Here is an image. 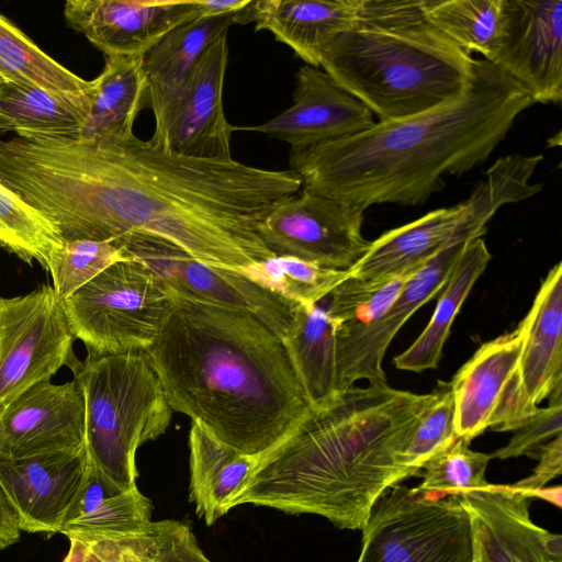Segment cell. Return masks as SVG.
<instances>
[{
    "instance_id": "obj_25",
    "label": "cell",
    "mask_w": 562,
    "mask_h": 562,
    "mask_svg": "<svg viewBox=\"0 0 562 562\" xmlns=\"http://www.w3.org/2000/svg\"><path fill=\"white\" fill-rule=\"evenodd\" d=\"M190 502L211 526L231 508L245 486L258 457L248 456L218 441L192 422L189 434Z\"/></svg>"
},
{
    "instance_id": "obj_26",
    "label": "cell",
    "mask_w": 562,
    "mask_h": 562,
    "mask_svg": "<svg viewBox=\"0 0 562 562\" xmlns=\"http://www.w3.org/2000/svg\"><path fill=\"white\" fill-rule=\"evenodd\" d=\"M312 409L338 395L334 323L322 300L295 305L292 322L281 339Z\"/></svg>"
},
{
    "instance_id": "obj_17",
    "label": "cell",
    "mask_w": 562,
    "mask_h": 562,
    "mask_svg": "<svg viewBox=\"0 0 562 562\" xmlns=\"http://www.w3.org/2000/svg\"><path fill=\"white\" fill-rule=\"evenodd\" d=\"M87 469L86 446L23 459L0 457V487L20 530L59 532Z\"/></svg>"
},
{
    "instance_id": "obj_45",
    "label": "cell",
    "mask_w": 562,
    "mask_h": 562,
    "mask_svg": "<svg viewBox=\"0 0 562 562\" xmlns=\"http://www.w3.org/2000/svg\"><path fill=\"white\" fill-rule=\"evenodd\" d=\"M7 79L0 74V89Z\"/></svg>"
},
{
    "instance_id": "obj_31",
    "label": "cell",
    "mask_w": 562,
    "mask_h": 562,
    "mask_svg": "<svg viewBox=\"0 0 562 562\" xmlns=\"http://www.w3.org/2000/svg\"><path fill=\"white\" fill-rule=\"evenodd\" d=\"M505 0H423L427 19L465 52L491 60L504 23Z\"/></svg>"
},
{
    "instance_id": "obj_18",
    "label": "cell",
    "mask_w": 562,
    "mask_h": 562,
    "mask_svg": "<svg viewBox=\"0 0 562 562\" xmlns=\"http://www.w3.org/2000/svg\"><path fill=\"white\" fill-rule=\"evenodd\" d=\"M295 79L290 108L265 123L236 130L260 133L285 142L291 150H302L361 133L375 123L370 110L323 69L304 65Z\"/></svg>"
},
{
    "instance_id": "obj_10",
    "label": "cell",
    "mask_w": 562,
    "mask_h": 562,
    "mask_svg": "<svg viewBox=\"0 0 562 562\" xmlns=\"http://www.w3.org/2000/svg\"><path fill=\"white\" fill-rule=\"evenodd\" d=\"M227 59L225 32L204 49L180 85L150 109L154 139L184 156L232 158L231 138L236 127L227 121L223 104Z\"/></svg>"
},
{
    "instance_id": "obj_22",
    "label": "cell",
    "mask_w": 562,
    "mask_h": 562,
    "mask_svg": "<svg viewBox=\"0 0 562 562\" xmlns=\"http://www.w3.org/2000/svg\"><path fill=\"white\" fill-rule=\"evenodd\" d=\"M360 0H257L235 13L289 46L305 65L319 68L326 46L356 19Z\"/></svg>"
},
{
    "instance_id": "obj_9",
    "label": "cell",
    "mask_w": 562,
    "mask_h": 562,
    "mask_svg": "<svg viewBox=\"0 0 562 562\" xmlns=\"http://www.w3.org/2000/svg\"><path fill=\"white\" fill-rule=\"evenodd\" d=\"M115 243L127 258L149 267L173 294L246 312L263 323L280 339L288 333L295 305L236 270L206 265L156 237L131 234Z\"/></svg>"
},
{
    "instance_id": "obj_43",
    "label": "cell",
    "mask_w": 562,
    "mask_h": 562,
    "mask_svg": "<svg viewBox=\"0 0 562 562\" xmlns=\"http://www.w3.org/2000/svg\"><path fill=\"white\" fill-rule=\"evenodd\" d=\"M251 0H198L200 18L236 13L246 8Z\"/></svg>"
},
{
    "instance_id": "obj_36",
    "label": "cell",
    "mask_w": 562,
    "mask_h": 562,
    "mask_svg": "<svg viewBox=\"0 0 562 562\" xmlns=\"http://www.w3.org/2000/svg\"><path fill=\"white\" fill-rule=\"evenodd\" d=\"M100 562H211L191 527L180 520L151 521L147 533L106 546Z\"/></svg>"
},
{
    "instance_id": "obj_28",
    "label": "cell",
    "mask_w": 562,
    "mask_h": 562,
    "mask_svg": "<svg viewBox=\"0 0 562 562\" xmlns=\"http://www.w3.org/2000/svg\"><path fill=\"white\" fill-rule=\"evenodd\" d=\"M491 259L483 237L465 244L430 321L415 341L394 358L395 368L415 373L438 368L454 317Z\"/></svg>"
},
{
    "instance_id": "obj_11",
    "label": "cell",
    "mask_w": 562,
    "mask_h": 562,
    "mask_svg": "<svg viewBox=\"0 0 562 562\" xmlns=\"http://www.w3.org/2000/svg\"><path fill=\"white\" fill-rule=\"evenodd\" d=\"M363 214L358 207L302 189L274 204L258 235L273 255L349 270L370 244L362 235Z\"/></svg>"
},
{
    "instance_id": "obj_19",
    "label": "cell",
    "mask_w": 562,
    "mask_h": 562,
    "mask_svg": "<svg viewBox=\"0 0 562 562\" xmlns=\"http://www.w3.org/2000/svg\"><path fill=\"white\" fill-rule=\"evenodd\" d=\"M459 495L471 519L473 562H562L549 554V531L532 521L524 492L491 484Z\"/></svg>"
},
{
    "instance_id": "obj_24",
    "label": "cell",
    "mask_w": 562,
    "mask_h": 562,
    "mask_svg": "<svg viewBox=\"0 0 562 562\" xmlns=\"http://www.w3.org/2000/svg\"><path fill=\"white\" fill-rule=\"evenodd\" d=\"M92 90L60 93L5 80L0 89V133L21 138L78 139L92 102Z\"/></svg>"
},
{
    "instance_id": "obj_8",
    "label": "cell",
    "mask_w": 562,
    "mask_h": 562,
    "mask_svg": "<svg viewBox=\"0 0 562 562\" xmlns=\"http://www.w3.org/2000/svg\"><path fill=\"white\" fill-rule=\"evenodd\" d=\"M75 338L52 285L0 296V406L69 366Z\"/></svg>"
},
{
    "instance_id": "obj_41",
    "label": "cell",
    "mask_w": 562,
    "mask_h": 562,
    "mask_svg": "<svg viewBox=\"0 0 562 562\" xmlns=\"http://www.w3.org/2000/svg\"><path fill=\"white\" fill-rule=\"evenodd\" d=\"M533 459L538 460V465L532 473L510 485V487L524 492L529 497L532 492L543 488L547 483L561 474L562 435L559 434L542 445Z\"/></svg>"
},
{
    "instance_id": "obj_20",
    "label": "cell",
    "mask_w": 562,
    "mask_h": 562,
    "mask_svg": "<svg viewBox=\"0 0 562 562\" xmlns=\"http://www.w3.org/2000/svg\"><path fill=\"white\" fill-rule=\"evenodd\" d=\"M151 512L150 499L138 487L120 490L88 460L85 480L59 532L92 550L147 533Z\"/></svg>"
},
{
    "instance_id": "obj_7",
    "label": "cell",
    "mask_w": 562,
    "mask_h": 562,
    "mask_svg": "<svg viewBox=\"0 0 562 562\" xmlns=\"http://www.w3.org/2000/svg\"><path fill=\"white\" fill-rule=\"evenodd\" d=\"M357 562H473L472 526L460 495L396 484L374 504Z\"/></svg>"
},
{
    "instance_id": "obj_38",
    "label": "cell",
    "mask_w": 562,
    "mask_h": 562,
    "mask_svg": "<svg viewBox=\"0 0 562 562\" xmlns=\"http://www.w3.org/2000/svg\"><path fill=\"white\" fill-rule=\"evenodd\" d=\"M127 259L111 240L75 239L64 241L52 258L48 270L53 288L61 301L91 281L113 263Z\"/></svg>"
},
{
    "instance_id": "obj_34",
    "label": "cell",
    "mask_w": 562,
    "mask_h": 562,
    "mask_svg": "<svg viewBox=\"0 0 562 562\" xmlns=\"http://www.w3.org/2000/svg\"><path fill=\"white\" fill-rule=\"evenodd\" d=\"M542 159L541 154H512L498 158L486 171V179L463 201L464 221L474 228L486 231V224L501 206L540 192L542 186L530 183V178Z\"/></svg>"
},
{
    "instance_id": "obj_5",
    "label": "cell",
    "mask_w": 562,
    "mask_h": 562,
    "mask_svg": "<svg viewBox=\"0 0 562 562\" xmlns=\"http://www.w3.org/2000/svg\"><path fill=\"white\" fill-rule=\"evenodd\" d=\"M68 367L85 400L88 460L120 490L137 487L136 451L166 432L173 413L148 355L88 352Z\"/></svg>"
},
{
    "instance_id": "obj_30",
    "label": "cell",
    "mask_w": 562,
    "mask_h": 562,
    "mask_svg": "<svg viewBox=\"0 0 562 562\" xmlns=\"http://www.w3.org/2000/svg\"><path fill=\"white\" fill-rule=\"evenodd\" d=\"M407 278L371 284L349 277L322 299L335 327L336 379L338 364L387 311Z\"/></svg>"
},
{
    "instance_id": "obj_37",
    "label": "cell",
    "mask_w": 562,
    "mask_h": 562,
    "mask_svg": "<svg viewBox=\"0 0 562 562\" xmlns=\"http://www.w3.org/2000/svg\"><path fill=\"white\" fill-rule=\"evenodd\" d=\"M491 459V453L474 451L457 437L423 464V481L416 488L442 496L486 488L491 485L485 479Z\"/></svg>"
},
{
    "instance_id": "obj_3",
    "label": "cell",
    "mask_w": 562,
    "mask_h": 562,
    "mask_svg": "<svg viewBox=\"0 0 562 562\" xmlns=\"http://www.w3.org/2000/svg\"><path fill=\"white\" fill-rule=\"evenodd\" d=\"M432 393L387 382L353 385L311 409L279 445L258 457L231 508L251 504L311 514L341 529L362 530L376 501L417 473L406 449Z\"/></svg>"
},
{
    "instance_id": "obj_21",
    "label": "cell",
    "mask_w": 562,
    "mask_h": 562,
    "mask_svg": "<svg viewBox=\"0 0 562 562\" xmlns=\"http://www.w3.org/2000/svg\"><path fill=\"white\" fill-rule=\"evenodd\" d=\"M517 381L525 420L538 405L562 389V265L553 266L535 296L528 313Z\"/></svg>"
},
{
    "instance_id": "obj_32",
    "label": "cell",
    "mask_w": 562,
    "mask_h": 562,
    "mask_svg": "<svg viewBox=\"0 0 562 562\" xmlns=\"http://www.w3.org/2000/svg\"><path fill=\"white\" fill-rule=\"evenodd\" d=\"M0 74L60 93H83L93 81L85 80L40 49L18 26L0 14Z\"/></svg>"
},
{
    "instance_id": "obj_1",
    "label": "cell",
    "mask_w": 562,
    "mask_h": 562,
    "mask_svg": "<svg viewBox=\"0 0 562 562\" xmlns=\"http://www.w3.org/2000/svg\"><path fill=\"white\" fill-rule=\"evenodd\" d=\"M530 95L484 58H473L465 90L429 111L379 121L366 131L302 150L290 169L302 189L366 211L376 204H424L484 162L503 142Z\"/></svg>"
},
{
    "instance_id": "obj_29",
    "label": "cell",
    "mask_w": 562,
    "mask_h": 562,
    "mask_svg": "<svg viewBox=\"0 0 562 562\" xmlns=\"http://www.w3.org/2000/svg\"><path fill=\"white\" fill-rule=\"evenodd\" d=\"M236 24L235 13L195 18L169 31L143 55L146 106L164 101L182 81L204 49Z\"/></svg>"
},
{
    "instance_id": "obj_39",
    "label": "cell",
    "mask_w": 562,
    "mask_h": 562,
    "mask_svg": "<svg viewBox=\"0 0 562 562\" xmlns=\"http://www.w3.org/2000/svg\"><path fill=\"white\" fill-rule=\"evenodd\" d=\"M454 398L449 383H439L420 415L406 449V463L416 473L434 454L448 447L458 436L454 429Z\"/></svg>"
},
{
    "instance_id": "obj_4",
    "label": "cell",
    "mask_w": 562,
    "mask_h": 562,
    "mask_svg": "<svg viewBox=\"0 0 562 562\" xmlns=\"http://www.w3.org/2000/svg\"><path fill=\"white\" fill-rule=\"evenodd\" d=\"M473 57L426 16L423 0H360L319 68L379 121L439 106L468 87Z\"/></svg>"
},
{
    "instance_id": "obj_2",
    "label": "cell",
    "mask_w": 562,
    "mask_h": 562,
    "mask_svg": "<svg viewBox=\"0 0 562 562\" xmlns=\"http://www.w3.org/2000/svg\"><path fill=\"white\" fill-rule=\"evenodd\" d=\"M145 352L172 411L241 453L268 452L312 409L282 340L246 312L172 293Z\"/></svg>"
},
{
    "instance_id": "obj_33",
    "label": "cell",
    "mask_w": 562,
    "mask_h": 562,
    "mask_svg": "<svg viewBox=\"0 0 562 562\" xmlns=\"http://www.w3.org/2000/svg\"><path fill=\"white\" fill-rule=\"evenodd\" d=\"M236 271L294 305L315 304L350 276L349 270L325 268L282 255L252 262Z\"/></svg>"
},
{
    "instance_id": "obj_12",
    "label": "cell",
    "mask_w": 562,
    "mask_h": 562,
    "mask_svg": "<svg viewBox=\"0 0 562 562\" xmlns=\"http://www.w3.org/2000/svg\"><path fill=\"white\" fill-rule=\"evenodd\" d=\"M526 331L525 316L514 330L481 345L449 382L456 434L467 442L488 428L514 431L526 423L517 381Z\"/></svg>"
},
{
    "instance_id": "obj_13",
    "label": "cell",
    "mask_w": 562,
    "mask_h": 562,
    "mask_svg": "<svg viewBox=\"0 0 562 562\" xmlns=\"http://www.w3.org/2000/svg\"><path fill=\"white\" fill-rule=\"evenodd\" d=\"M495 67L516 81L533 103L562 99V1L505 0Z\"/></svg>"
},
{
    "instance_id": "obj_16",
    "label": "cell",
    "mask_w": 562,
    "mask_h": 562,
    "mask_svg": "<svg viewBox=\"0 0 562 562\" xmlns=\"http://www.w3.org/2000/svg\"><path fill=\"white\" fill-rule=\"evenodd\" d=\"M64 16L104 56H143L169 31L200 18L198 0H68Z\"/></svg>"
},
{
    "instance_id": "obj_14",
    "label": "cell",
    "mask_w": 562,
    "mask_h": 562,
    "mask_svg": "<svg viewBox=\"0 0 562 562\" xmlns=\"http://www.w3.org/2000/svg\"><path fill=\"white\" fill-rule=\"evenodd\" d=\"M85 446V400L78 382L35 384L0 406V457L23 459Z\"/></svg>"
},
{
    "instance_id": "obj_6",
    "label": "cell",
    "mask_w": 562,
    "mask_h": 562,
    "mask_svg": "<svg viewBox=\"0 0 562 562\" xmlns=\"http://www.w3.org/2000/svg\"><path fill=\"white\" fill-rule=\"evenodd\" d=\"M171 302L162 280L132 258L113 263L63 301L75 337L93 355L146 351Z\"/></svg>"
},
{
    "instance_id": "obj_23",
    "label": "cell",
    "mask_w": 562,
    "mask_h": 562,
    "mask_svg": "<svg viewBox=\"0 0 562 562\" xmlns=\"http://www.w3.org/2000/svg\"><path fill=\"white\" fill-rule=\"evenodd\" d=\"M464 203L441 207L395 227L370 241L364 255L349 269V277L371 284L407 278L456 234Z\"/></svg>"
},
{
    "instance_id": "obj_15",
    "label": "cell",
    "mask_w": 562,
    "mask_h": 562,
    "mask_svg": "<svg viewBox=\"0 0 562 562\" xmlns=\"http://www.w3.org/2000/svg\"><path fill=\"white\" fill-rule=\"evenodd\" d=\"M463 218V217H462ZM461 221L453 237L404 282L387 311L359 338L337 367V391L360 380L386 382L384 355L401 327L446 285L465 244L483 237Z\"/></svg>"
},
{
    "instance_id": "obj_35",
    "label": "cell",
    "mask_w": 562,
    "mask_h": 562,
    "mask_svg": "<svg viewBox=\"0 0 562 562\" xmlns=\"http://www.w3.org/2000/svg\"><path fill=\"white\" fill-rule=\"evenodd\" d=\"M63 245L56 227L0 180V247L48 270Z\"/></svg>"
},
{
    "instance_id": "obj_40",
    "label": "cell",
    "mask_w": 562,
    "mask_h": 562,
    "mask_svg": "<svg viewBox=\"0 0 562 562\" xmlns=\"http://www.w3.org/2000/svg\"><path fill=\"white\" fill-rule=\"evenodd\" d=\"M561 429L562 404L539 407L530 419L514 430L507 445L491 453L492 459L503 460L521 456L535 458L538 449L561 434Z\"/></svg>"
},
{
    "instance_id": "obj_42",
    "label": "cell",
    "mask_w": 562,
    "mask_h": 562,
    "mask_svg": "<svg viewBox=\"0 0 562 562\" xmlns=\"http://www.w3.org/2000/svg\"><path fill=\"white\" fill-rule=\"evenodd\" d=\"M20 533L16 517L0 487V549L18 542Z\"/></svg>"
},
{
    "instance_id": "obj_44",
    "label": "cell",
    "mask_w": 562,
    "mask_h": 562,
    "mask_svg": "<svg viewBox=\"0 0 562 562\" xmlns=\"http://www.w3.org/2000/svg\"><path fill=\"white\" fill-rule=\"evenodd\" d=\"M63 562H100L86 546L70 540L69 551Z\"/></svg>"
},
{
    "instance_id": "obj_27",
    "label": "cell",
    "mask_w": 562,
    "mask_h": 562,
    "mask_svg": "<svg viewBox=\"0 0 562 562\" xmlns=\"http://www.w3.org/2000/svg\"><path fill=\"white\" fill-rule=\"evenodd\" d=\"M92 81V102L78 139L132 135L134 122L146 106L147 79L143 56H105L101 74Z\"/></svg>"
}]
</instances>
